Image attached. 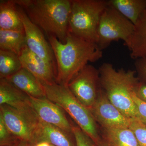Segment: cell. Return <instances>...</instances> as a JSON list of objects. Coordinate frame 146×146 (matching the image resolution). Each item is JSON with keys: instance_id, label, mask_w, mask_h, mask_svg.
I'll return each instance as SVG.
<instances>
[{"instance_id": "f1b7e54d", "label": "cell", "mask_w": 146, "mask_h": 146, "mask_svg": "<svg viewBox=\"0 0 146 146\" xmlns=\"http://www.w3.org/2000/svg\"><path fill=\"white\" fill-rule=\"evenodd\" d=\"M33 146H52V145L47 143V142H42L35 144Z\"/></svg>"}, {"instance_id": "1f68e13d", "label": "cell", "mask_w": 146, "mask_h": 146, "mask_svg": "<svg viewBox=\"0 0 146 146\" xmlns=\"http://www.w3.org/2000/svg\"><path fill=\"white\" fill-rule=\"evenodd\" d=\"M52 146H53V145H52Z\"/></svg>"}, {"instance_id": "ffe728a7", "label": "cell", "mask_w": 146, "mask_h": 146, "mask_svg": "<svg viewBox=\"0 0 146 146\" xmlns=\"http://www.w3.org/2000/svg\"><path fill=\"white\" fill-rule=\"evenodd\" d=\"M26 45L25 32L0 29V50L18 55Z\"/></svg>"}, {"instance_id": "8992f818", "label": "cell", "mask_w": 146, "mask_h": 146, "mask_svg": "<svg viewBox=\"0 0 146 146\" xmlns=\"http://www.w3.org/2000/svg\"><path fill=\"white\" fill-rule=\"evenodd\" d=\"M134 27L130 21L108 5L100 20L97 44L103 51L115 41L122 40L124 44L133 34Z\"/></svg>"}, {"instance_id": "5b68a950", "label": "cell", "mask_w": 146, "mask_h": 146, "mask_svg": "<svg viewBox=\"0 0 146 146\" xmlns=\"http://www.w3.org/2000/svg\"><path fill=\"white\" fill-rule=\"evenodd\" d=\"M108 6V1L105 0H72L69 32L97 43L100 20Z\"/></svg>"}, {"instance_id": "9a60e30c", "label": "cell", "mask_w": 146, "mask_h": 146, "mask_svg": "<svg viewBox=\"0 0 146 146\" xmlns=\"http://www.w3.org/2000/svg\"><path fill=\"white\" fill-rule=\"evenodd\" d=\"M4 79L29 97L36 98H46L43 84L25 68H21L12 75Z\"/></svg>"}, {"instance_id": "7402d4cb", "label": "cell", "mask_w": 146, "mask_h": 146, "mask_svg": "<svg viewBox=\"0 0 146 146\" xmlns=\"http://www.w3.org/2000/svg\"><path fill=\"white\" fill-rule=\"evenodd\" d=\"M129 128L133 131L139 146H146V124L138 118H130Z\"/></svg>"}, {"instance_id": "4dcf8cb0", "label": "cell", "mask_w": 146, "mask_h": 146, "mask_svg": "<svg viewBox=\"0 0 146 146\" xmlns=\"http://www.w3.org/2000/svg\"><path fill=\"white\" fill-rule=\"evenodd\" d=\"M19 143H17V144H14V145H2V146H18V144H19Z\"/></svg>"}, {"instance_id": "9c48e42d", "label": "cell", "mask_w": 146, "mask_h": 146, "mask_svg": "<svg viewBox=\"0 0 146 146\" xmlns=\"http://www.w3.org/2000/svg\"><path fill=\"white\" fill-rule=\"evenodd\" d=\"M18 7L23 25L27 47L32 52L56 68V63L52 48L49 42L45 38L43 32L31 22L23 9L18 5Z\"/></svg>"}, {"instance_id": "7a4b0ae2", "label": "cell", "mask_w": 146, "mask_h": 146, "mask_svg": "<svg viewBox=\"0 0 146 146\" xmlns=\"http://www.w3.org/2000/svg\"><path fill=\"white\" fill-rule=\"evenodd\" d=\"M32 23L49 36L65 43L72 0H15Z\"/></svg>"}, {"instance_id": "4fadbf2b", "label": "cell", "mask_w": 146, "mask_h": 146, "mask_svg": "<svg viewBox=\"0 0 146 146\" xmlns=\"http://www.w3.org/2000/svg\"><path fill=\"white\" fill-rule=\"evenodd\" d=\"M18 56L23 68L30 72L42 84L56 82V68L32 52L26 45L22 49Z\"/></svg>"}, {"instance_id": "6da1fadb", "label": "cell", "mask_w": 146, "mask_h": 146, "mask_svg": "<svg viewBox=\"0 0 146 146\" xmlns=\"http://www.w3.org/2000/svg\"><path fill=\"white\" fill-rule=\"evenodd\" d=\"M56 63V83L68 84L89 62L100 60L103 51L97 43L89 42L68 33L65 43L54 36H48Z\"/></svg>"}, {"instance_id": "8fae6325", "label": "cell", "mask_w": 146, "mask_h": 146, "mask_svg": "<svg viewBox=\"0 0 146 146\" xmlns=\"http://www.w3.org/2000/svg\"><path fill=\"white\" fill-rule=\"evenodd\" d=\"M6 105L18 110L35 123L39 121L30 97L4 78L0 80V105Z\"/></svg>"}, {"instance_id": "cb8c5ba5", "label": "cell", "mask_w": 146, "mask_h": 146, "mask_svg": "<svg viewBox=\"0 0 146 146\" xmlns=\"http://www.w3.org/2000/svg\"><path fill=\"white\" fill-rule=\"evenodd\" d=\"M72 133L76 146H97L95 142L78 126L73 124Z\"/></svg>"}, {"instance_id": "484cf974", "label": "cell", "mask_w": 146, "mask_h": 146, "mask_svg": "<svg viewBox=\"0 0 146 146\" xmlns=\"http://www.w3.org/2000/svg\"><path fill=\"white\" fill-rule=\"evenodd\" d=\"M133 99L137 109V118L146 124V103L137 98L134 92Z\"/></svg>"}, {"instance_id": "4316f807", "label": "cell", "mask_w": 146, "mask_h": 146, "mask_svg": "<svg viewBox=\"0 0 146 146\" xmlns=\"http://www.w3.org/2000/svg\"><path fill=\"white\" fill-rule=\"evenodd\" d=\"M134 94L139 99L146 103V84L139 81L135 87Z\"/></svg>"}, {"instance_id": "30bf717a", "label": "cell", "mask_w": 146, "mask_h": 146, "mask_svg": "<svg viewBox=\"0 0 146 146\" xmlns=\"http://www.w3.org/2000/svg\"><path fill=\"white\" fill-rule=\"evenodd\" d=\"M0 117L13 135L19 140L28 142L31 146L35 129L37 124L14 108L6 105H0Z\"/></svg>"}, {"instance_id": "7c38bea8", "label": "cell", "mask_w": 146, "mask_h": 146, "mask_svg": "<svg viewBox=\"0 0 146 146\" xmlns=\"http://www.w3.org/2000/svg\"><path fill=\"white\" fill-rule=\"evenodd\" d=\"M30 98L33 108L39 120L57 127L67 133H73V124L61 107L46 98Z\"/></svg>"}, {"instance_id": "d6986e66", "label": "cell", "mask_w": 146, "mask_h": 146, "mask_svg": "<svg viewBox=\"0 0 146 146\" xmlns=\"http://www.w3.org/2000/svg\"><path fill=\"white\" fill-rule=\"evenodd\" d=\"M102 138L111 146H139L133 131L129 128L101 127Z\"/></svg>"}, {"instance_id": "e0dca14e", "label": "cell", "mask_w": 146, "mask_h": 146, "mask_svg": "<svg viewBox=\"0 0 146 146\" xmlns=\"http://www.w3.org/2000/svg\"><path fill=\"white\" fill-rule=\"evenodd\" d=\"M0 29L24 31L15 0H2L0 1Z\"/></svg>"}, {"instance_id": "277c9868", "label": "cell", "mask_w": 146, "mask_h": 146, "mask_svg": "<svg viewBox=\"0 0 146 146\" xmlns=\"http://www.w3.org/2000/svg\"><path fill=\"white\" fill-rule=\"evenodd\" d=\"M43 85L47 98L61 107L96 144L102 136L90 110L78 100L68 86L56 82Z\"/></svg>"}, {"instance_id": "5bb4252c", "label": "cell", "mask_w": 146, "mask_h": 146, "mask_svg": "<svg viewBox=\"0 0 146 146\" xmlns=\"http://www.w3.org/2000/svg\"><path fill=\"white\" fill-rule=\"evenodd\" d=\"M42 142L54 146H76L73 133H67L57 127L39 120L35 129L31 146Z\"/></svg>"}, {"instance_id": "83f0119b", "label": "cell", "mask_w": 146, "mask_h": 146, "mask_svg": "<svg viewBox=\"0 0 146 146\" xmlns=\"http://www.w3.org/2000/svg\"><path fill=\"white\" fill-rule=\"evenodd\" d=\"M97 146H111L102 138L96 144Z\"/></svg>"}, {"instance_id": "d4e9b609", "label": "cell", "mask_w": 146, "mask_h": 146, "mask_svg": "<svg viewBox=\"0 0 146 146\" xmlns=\"http://www.w3.org/2000/svg\"><path fill=\"white\" fill-rule=\"evenodd\" d=\"M135 71L139 81L146 84V58L135 60Z\"/></svg>"}, {"instance_id": "44dd1931", "label": "cell", "mask_w": 146, "mask_h": 146, "mask_svg": "<svg viewBox=\"0 0 146 146\" xmlns=\"http://www.w3.org/2000/svg\"><path fill=\"white\" fill-rule=\"evenodd\" d=\"M23 68L19 56L7 51L0 50V78H6Z\"/></svg>"}, {"instance_id": "2e32d148", "label": "cell", "mask_w": 146, "mask_h": 146, "mask_svg": "<svg viewBox=\"0 0 146 146\" xmlns=\"http://www.w3.org/2000/svg\"><path fill=\"white\" fill-rule=\"evenodd\" d=\"M134 26L133 34L124 44L129 50L131 58H146V11Z\"/></svg>"}, {"instance_id": "f546056e", "label": "cell", "mask_w": 146, "mask_h": 146, "mask_svg": "<svg viewBox=\"0 0 146 146\" xmlns=\"http://www.w3.org/2000/svg\"><path fill=\"white\" fill-rule=\"evenodd\" d=\"M18 146H31V145L28 142L21 141L18 144Z\"/></svg>"}, {"instance_id": "3957f363", "label": "cell", "mask_w": 146, "mask_h": 146, "mask_svg": "<svg viewBox=\"0 0 146 146\" xmlns=\"http://www.w3.org/2000/svg\"><path fill=\"white\" fill-rule=\"evenodd\" d=\"M100 84L108 100L124 115L137 118L133 96L139 80L135 70H116L110 63H104L99 69Z\"/></svg>"}, {"instance_id": "ba28073f", "label": "cell", "mask_w": 146, "mask_h": 146, "mask_svg": "<svg viewBox=\"0 0 146 146\" xmlns=\"http://www.w3.org/2000/svg\"><path fill=\"white\" fill-rule=\"evenodd\" d=\"M97 124L102 128H129L130 118L124 115L108 100L101 88L90 109Z\"/></svg>"}, {"instance_id": "603a6c76", "label": "cell", "mask_w": 146, "mask_h": 146, "mask_svg": "<svg viewBox=\"0 0 146 146\" xmlns=\"http://www.w3.org/2000/svg\"><path fill=\"white\" fill-rule=\"evenodd\" d=\"M20 141L9 130L0 117V146L14 145L18 143Z\"/></svg>"}, {"instance_id": "ac0fdd59", "label": "cell", "mask_w": 146, "mask_h": 146, "mask_svg": "<svg viewBox=\"0 0 146 146\" xmlns=\"http://www.w3.org/2000/svg\"><path fill=\"white\" fill-rule=\"evenodd\" d=\"M108 3L134 25L146 11V0H109Z\"/></svg>"}, {"instance_id": "52a82bcc", "label": "cell", "mask_w": 146, "mask_h": 146, "mask_svg": "<svg viewBox=\"0 0 146 146\" xmlns=\"http://www.w3.org/2000/svg\"><path fill=\"white\" fill-rule=\"evenodd\" d=\"M68 87L78 100L90 109L101 88L99 69L88 64L72 79Z\"/></svg>"}]
</instances>
